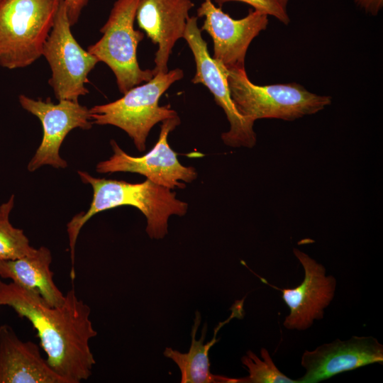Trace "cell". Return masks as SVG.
<instances>
[{
  "instance_id": "1",
  "label": "cell",
  "mask_w": 383,
  "mask_h": 383,
  "mask_svg": "<svg viewBox=\"0 0 383 383\" xmlns=\"http://www.w3.org/2000/svg\"><path fill=\"white\" fill-rule=\"evenodd\" d=\"M12 308L37 331L52 369L65 383H79L91 374L96 361L89 340L97 335L89 318V306L74 289L62 304L52 306L36 292L0 279V307Z\"/></svg>"
},
{
  "instance_id": "2",
  "label": "cell",
  "mask_w": 383,
  "mask_h": 383,
  "mask_svg": "<svg viewBox=\"0 0 383 383\" xmlns=\"http://www.w3.org/2000/svg\"><path fill=\"white\" fill-rule=\"evenodd\" d=\"M82 181L93 189V199L87 212L75 215L67 225L70 255L74 257L75 245L80 230L97 213L121 206H132L147 219L146 232L152 239L163 238L168 233V219L172 215L187 213L188 204L177 199L170 189L146 179L141 183L96 178L78 171Z\"/></svg>"
},
{
  "instance_id": "3",
  "label": "cell",
  "mask_w": 383,
  "mask_h": 383,
  "mask_svg": "<svg viewBox=\"0 0 383 383\" xmlns=\"http://www.w3.org/2000/svg\"><path fill=\"white\" fill-rule=\"evenodd\" d=\"M61 1H0L1 67L23 68L42 55Z\"/></svg>"
},
{
  "instance_id": "4",
  "label": "cell",
  "mask_w": 383,
  "mask_h": 383,
  "mask_svg": "<svg viewBox=\"0 0 383 383\" xmlns=\"http://www.w3.org/2000/svg\"><path fill=\"white\" fill-rule=\"evenodd\" d=\"M183 76V71L179 68L156 74L148 82L129 89L121 98L91 107L89 113L92 123L120 128L132 138L137 149L143 152L152 128L178 116L170 105L160 106L159 100Z\"/></svg>"
},
{
  "instance_id": "5",
  "label": "cell",
  "mask_w": 383,
  "mask_h": 383,
  "mask_svg": "<svg viewBox=\"0 0 383 383\" xmlns=\"http://www.w3.org/2000/svg\"><path fill=\"white\" fill-rule=\"evenodd\" d=\"M227 70L231 99L238 112L252 123L262 118L294 121L318 113L332 101L331 96L311 93L296 82L259 86L245 69Z\"/></svg>"
},
{
  "instance_id": "6",
  "label": "cell",
  "mask_w": 383,
  "mask_h": 383,
  "mask_svg": "<svg viewBox=\"0 0 383 383\" xmlns=\"http://www.w3.org/2000/svg\"><path fill=\"white\" fill-rule=\"evenodd\" d=\"M138 4V0H117L100 30L102 37L87 49L112 70L122 94L154 77L152 70H142L138 62L137 48L145 35L134 28Z\"/></svg>"
},
{
  "instance_id": "7",
  "label": "cell",
  "mask_w": 383,
  "mask_h": 383,
  "mask_svg": "<svg viewBox=\"0 0 383 383\" xmlns=\"http://www.w3.org/2000/svg\"><path fill=\"white\" fill-rule=\"evenodd\" d=\"M71 26L62 0L42 55L50 65L52 75L48 82L56 98L78 101L80 96L89 93L85 86L89 82L88 75L99 61L79 45Z\"/></svg>"
},
{
  "instance_id": "8",
  "label": "cell",
  "mask_w": 383,
  "mask_h": 383,
  "mask_svg": "<svg viewBox=\"0 0 383 383\" xmlns=\"http://www.w3.org/2000/svg\"><path fill=\"white\" fill-rule=\"evenodd\" d=\"M183 38L187 42L196 63V73L192 82L207 87L230 123V129L221 135L223 143L233 148L254 147L257 141L254 123L243 116L236 109L228 87V70L209 54L207 43L198 27L197 17L189 18Z\"/></svg>"
},
{
  "instance_id": "9",
  "label": "cell",
  "mask_w": 383,
  "mask_h": 383,
  "mask_svg": "<svg viewBox=\"0 0 383 383\" xmlns=\"http://www.w3.org/2000/svg\"><path fill=\"white\" fill-rule=\"evenodd\" d=\"M179 124L178 116L162 121L157 143L152 150L140 157L127 154L114 140H111L113 155L99 162L96 171L99 173H138L152 182L170 189L184 188L186 184L181 181L192 182L197 177V173L194 167H185L179 162L177 154L168 143L169 133Z\"/></svg>"
},
{
  "instance_id": "10",
  "label": "cell",
  "mask_w": 383,
  "mask_h": 383,
  "mask_svg": "<svg viewBox=\"0 0 383 383\" xmlns=\"http://www.w3.org/2000/svg\"><path fill=\"white\" fill-rule=\"evenodd\" d=\"M18 100L25 110L39 118L43 130L41 143L28 163V170L33 172L45 165L65 168L67 162L59 154L60 146L72 130L91 128L89 109L72 100H60L58 104H53L50 99L43 101L23 94L19 96Z\"/></svg>"
},
{
  "instance_id": "11",
  "label": "cell",
  "mask_w": 383,
  "mask_h": 383,
  "mask_svg": "<svg viewBox=\"0 0 383 383\" xmlns=\"http://www.w3.org/2000/svg\"><path fill=\"white\" fill-rule=\"evenodd\" d=\"M197 17H204L200 30L211 37L212 57L227 70L245 69L247 50L252 40L265 30L268 16L258 10H249L240 19H234L216 7L211 0H204L196 10Z\"/></svg>"
},
{
  "instance_id": "12",
  "label": "cell",
  "mask_w": 383,
  "mask_h": 383,
  "mask_svg": "<svg viewBox=\"0 0 383 383\" xmlns=\"http://www.w3.org/2000/svg\"><path fill=\"white\" fill-rule=\"evenodd\" d=\"M293 252L304 270L303 282L295 288L279 289L265 284L282 292V299L289 309L283 322L289 330L304 331L309 328L316 320L323 318L324 311L335 296L336 279L326 274V268L306 253L297 248Z\"/></svg>"
},
{
  "instance_id": "13",
  "label": "cell",
  "mask_w": 383,
  "mask_h": 383,
  "mask_svg": "<svg viewBox=\"0 0 383 383\" xmlns=\"http://www.w3.org/2000/svg\"><path fill=\"white\" fill-rule=\"evenodd\" d=\"M374 363H383V345L373 336L353 335L306 350L301 360L305 369L298 383H316L340 373Z\"/></svg>"
},
{
  "instance_id": "14",
  "label": "cell",
  "mask_w": 383,
  "mask_h": 383,
  "mask_svg": "<svg viewBox=\"0 0 383 383\" xmlns=\"http://www.w3.org/2000/svg\"><path fill=\"white\" fill-rule=\"evenodd\" d=\"M192 0H138L135 19L138 26L158 45L154 75L167 72V63L176 42L183 38Z\"/></svg>"
},
{
  "instance_id": "15",
  "label": "cell",
  "mask_w": 383,
  "mask_h": 383,
  "mask_svg": "<svg viewBox=\"0 0 383 383\" xmlns=\"http://www.w3.org/2000/svg\"><path fill=\"white\" fill-rule=\"evenodd\" d=\"M0 383H65L44 359L38 345L22 341L13 328L0 326Z\"/></svg>"
},
{
  "instance_id": "16",
  "label": "cell",
  "mask_w": 383,
  "mask_h": 383,
  "mask_svg": "<svg viewBox=\"0 0 383 383\" xmlns=\"http://www.w3.org/2000/svg\"><path fill=\"white\" fill-rule=\"evenodd\" d=\"M52 255L44 246L26 256L16 260H0V277L10 279L16 284L38 292L50 306L63 304L65 295L53 280L50 266Z\"/></svg>"
},
{
  "instance_id": "17",
  "label": "cell",
  "mask_w": 383,
  "mask_h": 383,
  "mask_svg": "<svg viewBox=\"0 0 383 383\" xmlns=\"http://www.w3.org/2000/svg\"><path fill=\"white\" fill-rule=\"evenodd\" d=\"M195 315L191 333L192 343L188 353H182L167 347L165 349L163 355L172 360L179 367L182 374V383H224L225 376L213 374L210 372L209 351L219 340V338L216 339L218 331L234 316V312L228 320L218 325L214 329L213 339L206 344H204V341L207 325L204 324L201 338L196 340V335L201 323V315L199 311H196Z\"/></svg>"
},
{
  "instance_id": "18",
  "label": "cell",
  "mask_w": 383,
  "mask_h": 383,
  "mask_svg": "<svg viewBox=\"0 0 383 383\" xmlns=\"http://www.w3.org/2000/svg\"><path fill=\"white\" fill-rule=\"evenodd\" d=\"M260 355L262 360L248 350L241 358L248 375L240 378L226 377L224 383H298L297 379H292L279 371L266 348H261Z\"/></svg>"
},
{
  "instance_id": "19",
  "label": "cell",
  "mask_w": 383,
  "mask_h": 383,
  "mask_svg": "<svg viewBox=\"0 0 383 383\" xmlns=\"http://www.w3.org/2000/svg\"><path fill=\"white\" fill-rule=\"evenodd\" d=\"M14 205V196L0 206V260H16L33 253L35 248L30 245L23 230L13 227L9 214Z\"/></svg>"
},
{
  "instance_id": "20",
  "label": "cell",
  "mask_w": 383,
  "mask_h": 383,
  "mask_svg": "<svg viewBox=\"0 0 383 383\" xmlns=\"http://www.w3.org/2000/svg\"><path fill=\"white\" fill-rule=\"evenodd\" d=\"M218 7L230 1H238L247 4L265 13L267 16H272L285 25H288L290 18L287 13V4L289 0H214Z\"/></svg>"
},
{
  "instance_id": "21",
  "label": "cell",
  "mask_w": 383,
  "mask_h": 383,
  "mask_svg": "<svg viewBox=\"0 0 383 383\" xmlns=\"http://www.w3.org/2000/svg\"><path fill=\"white\" fill-rule=\"evenodd\" d=\"M1 1V0H0ZM89 0H64L71 26H74Z\"/></svg>"
},
{
  "instance_id": "22",
  "label": "cell",
  "mask_w": 383,
  "mask_h": 383,
  "mask_svg": "<svg viewBox=\"0 0 383 383\" xmlns=\"http://www.w3.org/2000/svg\"><path fill=\"white\" fill-rule=\"evenodd\" d=\"M367 13L375 16L383 7V0H353Z\"/></svg>"
}]
</instances>
